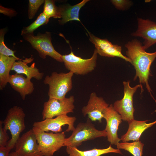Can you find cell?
I'll return each mask as SVG.
<instances>
[{
  "label": "cell",
  "mask_w": 156,
  "mask_h": 156,
  "mask_svg": "<svg viewBox=\"0 0 156 156\" xmlns=\"http://www.w3.org/2000/svg\"><path fill=\"white\" fill-rule=\"evenodd\" d=\"M144 145L141 141H138L132 142H119L116 145V147L117 148L129 152L133 156H142Z\"/></svg>",
  "instance_id": "22"
},
{
  "label": "cell",
  "mask_w": 156,
  "mask_h": 156,
  "mask_svg": "<svg viewBox=\"0 0 156 156\" xmlns=\"http://www.w3.org/2000/svg\"><path fill=\"white\" fill-rule=\"evenodd\" d=\"M25 116L21 107L14 106L8 110L5 119L3 121L4 125L3 129L6 131L9 130L11 134V138L8 141L6 146L11 149L15 147L21 133L25 129Z\"/></svg>",
  "instance_id": "4"
},
{
  "label": "cell",
  "mask_w": 156,
  "mask_h": 156,
  "mask_svg": "<svg viewBox=\"0 0 156 156\" xmlns=\"http://www.w3.org/2000/svg\"><path fill=\"white\" fill-rule=\"evenodd\" d=\"M148 121V120L139 121L134 119L129 122L128 130L125 134L121 136V140L123 142L139 141L143 133L156 124V120L152 122L147 123Z\"/></svg>",
  "instance_id": "16"
},
{
  "label": "cell",
  "mask_w": 156,
  "mask_h": 156,
  "mask_svg": "<svg viewBox=\"0 0 156 156\" xmlns=\"http://www.w3.org/2000/svg\"><path fill=\"white\" fill-rule=\"evenodd\" d=\"M9 156H19L15 151L10 153Z\"/></svg>",
  "instance_id": "31"
},
{
  "label": "cell",
  "mask_w": 156,
  "mask_h": 156,
  "mask_svg": "<svg viewBox=\"0 0 156 156\" xmlns=\"http://www.w3.org/2000/svg\"><path fill=\"white\" fill-rule=\"evenodd\" d=\"M22 36L37 50L42 58L45 59L46 56H49L58 62H63L62 55L55 50L52 45L50 32L47 31L44 34L38 33L36 36L34 34Z\"/></svg>",
  "instance_id": "6"
},
{
  "label": "cell",
  "mask_w": 156,
  "mask_h": 156,
  "mask_svg": "<svg viewBox=\"0 0 156 156\" xmlns=\"http://www.w3.org/2000/svg\"><path fill=\"white\" fill-rule=\"evenodd\" d=\"M18 59L11 56L0 54V90H2L8 83L10 73L16 61Z\"/></svg>",
  "instance_id": "21"
},
{
  "label": "cell",
  "mask_w": 156,
  "mask_h": 156,
  "mask_svg": "<svg viewBox=\"0 0 156 156\" xmlns=\"http://www.w3.org/2000/svg\"><path fill=\"white\" fill-rule=\"evenodd\" d=\"M89 0H83L79 3L73 5H64L59 7L61 19L58 21L61 25H63L70 21H77L81 22L79 18L80 10Z\"/></svg>",
  "instance_id": "19"
},
{
  "label": "cell",
  "mask_w": 156,
  "mask_h": 156,
  "mask_svg": "<svg viewBox=\"0 0 156 156\" xmlns=\"http://www.w3.org/2000/svg\"><path fill=\"white\" fill-rule=\"evenodd\" d=\"M8 83L14 90L19 93L23 100L26 95L31 94L34 90V84L31 80L21 74L16 73L10 75Z\"/></svg>",
  "instance_id": "18"
},
{
  "label": "cell",
  "mask_w": 156,
  "mask_h": 156,
  "mask_svg": "<svg viewBox=\"0 0 156 156\" xmlns=\"http://www.w3.org/2000/svg\"><path fill=\"white\" fill-rule=\"evenodd\" d=\"M125 47L127 49L126 52L127 57L131 60L135 70L133 80L138 78L140 84L145 85L147 90L155 100L152 95L148 80L149 76L151 75L150 67L156 58V51L151 53L146 52L142 43L137 39L128 42Z\"/></svg>",
  "instance_id": "1"
},
{
  "label": "cell",
  "mask_w": 156,
  "mask_h": 156,
  "mask_svg": "<svg viewBox=\"0 0 156 156\" xmlns=\"http://www.w3.org/2000/svg\"><path fill=\"white\" fill-rule=\"evenodd\" d=\"M74 96L59 99H49L43 105L42 112V119L44 120L48 118H53L55 116L73 112L75 108Z\"/></svg>",
  "instance_id": "9"
},
{
  "label": "cell",
  "mask_w": 156,
  "mask_h": 156,
  "mask_svg": "<svg viewBox=\"0 0 156 156\" xmlns=\"http://www.w3.org/2000/svg\"><path fill=\"white\" fill-rule=\"evenodd\" d=\"M15 147V152L19 156H43L32 129L20 137Z\"/></svg>",
  "instance_id": "11"
},
{
  "label": "cell",
  "mask_w": 156,
  "mask_h": 156,
  "mask_svg": "<svg viewBox=\"0 0 156 156\" xmlns=\"http://www.w3.org/2000/svg\"><path fill=\"white\" fill-rule=\"evenodd\" d=\"M67 156H100L103 155L114 153L122 154L120 149L114 148L110 145L108 147L103 149L96 148L87 151H81L77 148L66 146Z\"/></svg>",
  "instance_id": "20"
},
{
  "label": "cell",
  "mask_w": 156,
  "mask_h": 156,
  "mask_svg": "<svg viewBox=\"0 0 156 156\" xmlns=\"http://www.w3.org/2000/svg\"><path fill=\"white\" fill-rule=\"evenodd\" d=\"M109 105L103 98L92 92L90 94L87 105L82 108V113L84 116L88 115L91 121H98L101 123L104 112Z\"/></svg>",
  "instance_id": "13"
},
{
  "label": "cell",
  "mask_w": 156,
  "mask_h": 156,
  "mask_svg": "<svg viewBox=\"0 0 156 156\" xmlns=\"http://www.w3.org/2000/svg\"><path fill=\"white\" fill-rule=\"evenodd\" d=\"M3 121H0V147L6 146L9 137L7 132V131L4 130L2 127Z\"/></svg>",
  "instance_id": "28"
},
{
  "label": "cell",
  "mask_w": 156,
  "mask_h": 156,
  "mask_svg": "<svg viewBox=\"0 0 156 156\" xmlns=\"http://www.w3.org/2000/svg\"><path fill=\"white\" fill-rule=\"evenodd\" d=\"M73 75L70 71L67 73H60L54 72L50 76H46L43 83L49 86L48 95L49 99H62L65 98L66 94L72 88Z\"/></svg>",
  "instance_id": "2"
},
{
  "label": "cell",
  "mask_w": 156,
  "mask_h": 156,
  "mask_svg": "<svg viewBox=\"0 0 156 156\" xmlns=\"http://www.w3.org/2000/svg\"><path fill=\"white\" fill-rule=\"evenodd\" d=\"M33 60L34 58L31 56L29 58H25L24 60L15 61L11 70L14 71L18 74H24L30 80L34 78L38 80H41L42 79L44 74L40 72L39 69L35 66V63H33L30 66L27 65Z\"/></svg>",
  "instance_id": "17"
},
{
  "label": "cell",
  "mask_w": 156,
  "mask_h": 156,
  "mask_svg": "<svg viewBox=\"0 0 156 156\" xmlns=\"http://www.w3.org/2000/svg\"><path fill=\"white\" fill-rule=\"evenodd\" d=\"M6 31V29L5 28L1 29L0 30V54L6 56L13 57L19 60H22L15 55V51L9 49L5 45L4 42V37Z\"/></svg>",
  "instance_id": "25"
},
{
  "label": "cell",
  "mask_w": 156,
  "mask_h": 156,
  "mask_svg": "<svg viewBox=\"0 0 156 156\" xmlns=\"http://www.w3.org/2000/svg\"><path fill=\"white\" fill-rule=\"evenodd\" d=\"M45 2L44 0H29L28 8V16L31 19L34 17L41 5Z\"/></svg>",
  "instance_id": "26"
},
{
  "label": "cell",
  "mask_w": 156,
  "mask_h": 156,
  "mask_svg": "<svg viewBox=\"0 0 156 156\" xmlns=\"http://www.w3.org/2000/svg\"><path fill=\"white\" fill-rule=\"evenodd\" d=\"M97 54L95 49L90 58L84 59L75 55L71 50L69 54L62 55V57L67 70L74 74L83 75L94 70L96 65Z\"/></svg>",
  "instance_id": "7"
},
{
  "label": "cell",
  "mask_w": 156,
  "mask_h": 156,
  "mask_svg": "<svg viewBox=\"0 0 156 156\" xmlns=\"http://www.w3.org/2000/svg\"><path fill=\"white\" fill-rule=\"evenodd\" d=\"M11 149L7 146L0 147V156H9Z\"/></svg>",
  "instance_id": "30"
},
{
  "label": "cell",
  "mask_w": 156,
  "mask_h": 156,
  "mask_svg": "<svg viewBox=\"0 0 156 156\" xmlns=\"http://www.w3.org/2000/svg\"><path fill=\"white\" fill-rule=\"evenodd\" d=\"M43 12L50 18H61L59 7L55 5L53 0H45Z\"/></svg>",
  "instance_id": "24"
},
{
  "label": "cell",
  "mask_w": 156,
  "mask_h": 156,
  "mask_svg": "<svg viewBox=\"0 0 156 156\" xmlns=\"http://www.w3.org/2000/svg\"><path fill=\"white\" fill-rule=\"evenodd\" d=\"M0 13L10 17L15 16L17 14L14 10L10 8H5L1 5L0 6Z\"/></svg>",
  "instance_id": "29"
},
{
  "label": "cell",
  "mask_w": 156,
  "mask_h": 156,
  "mask_svg": "<svg viewBox=\"0 0 156 156\" xmlns=\"http://www.w3.org/2000/svg\"><path fill=\"white\" fill-rule=\"evenodd\" d=\"M106 136L107 133L105 130L96 129L91 120L88 118L86 122L79 123L71 135L66 138L64 146L77 148L83 142Z\"/></svg>",
  "instance_id": "3"
},
{
  "label": "cell",
  "mask_w": 156,
  "mask_h": 156,
  "mask_svg": "<svg viewBox=\"0 0 156 156\" xmlns=\"http://www.w3.org/2000/svg\"><path fill=\"white\" fill-rule=\"evenodd\" d=\"M76 120V118L75 116L60 115L55 118H48L41 121L35 122L33 126L45 132L51 131L58 133L62 131V126L67 125L68 127L66 131H73L75 128L74 124Z\"/></svg>",
  "instance_id": "10"
},
{
  "label": "cell",
  "mask_w": 156,
  "mask_h": 156,
  "mask_svg": "<svg viewBox=\"0 0 156 156\" xmlns=\"http://www.w3.org/2000/svg\"><path fill=\"white\" fill-rule=\"evenodd\" d=\"M87 31L90 41L94 44L98 54L100 55L108 57H119L132 64L131 60L122 53L121 46L113 44L107 39L99 38Z\"/></svg>",
  "instance_id": "12"
},
{
  "label": "cell",
  "mask_w": 156,
  "mask_h": 156,
  "mask_svg": "<svg viewBox=\"0 0 156 156\" xmlns=\"http://www.w3.org/2000/svg\"><path fill=\"white\" fill-rule=\"evenodd\" d=\"M130 81H124V96L121 100L116 101L113 106L114 109L120 115L122 120L127 121L128 123L134 118L135 109L133 105V96L138 88H140L141 92L143 90L142 85L140 84L134 87H131Z\"/></svg>",
  "instance_id": "8"
},
{
  "label": "cell",
  "mask_w": 156,
  "mask_h": 156,
  "mask_svg": "<svg viewBox=\"0 0 156 156\" xmlns=\"http://www.w3.org/2000/svg\"><path fill=\"white\" fill-rule=\"evenodd\" d=\"M110 1L117 9L125 10L129 8L132 5V2L126 0H112Z\"/></svg>",
  "instance_id": "27"
},
{
  "label": "cell",
  "mask_w": 156,
  "mask_h": 156,
  "mask_svg": "<svg viewBox=\"0 0 156 156\" xmlns=\"http://www.w3.org/2000/svg\"><path fill=\"white\" fill-rule=\"evenodd\" d=\"M137 21V29L131 35L143 38V46L146 50L156 43V23L141 18H138Z\"/></svg>",
  "instance_id": "15"
},
{
  "label": "cell",
  "mask_w": 156,
  "mask_h": 156,
  "mask_svg": "<svg viewBox=\"0 0 156 156\" xmlns=\"http://www.w3.org/2000/svg\"><path fill=\"white\" fill-rule=\"evenodd\" d=\"M106 125L105 129L107 133V141L112 145H116L121 140L118 137V131L119 125L122 122L120 115L111 104L106 109L103 116Z\"/></svg>",
  "instance_id": "14"
},
{
  "label": "cell",
  "mask_w": 156,
  "mask_h": 156,
  "mask_svg": "<svg viewBox=\"0 0 156 156\" xmlns=\"http://www.w3.org/2000/svg\"><path fill=\"white\" fill-rule=\"evenodd\" d=\"M32 129L43 156H52L64 146L66 139L65 131L47 133L33 127Z\"/></svg>",
  "instance_id": "5"
},
{
  "label": "cell",
  "mask_w": 156,
  "mask_h": 156,
  "mask_svg": "<svg viewBox=\"0 0 156 156\" xmlns=\"http://www.w3.org/2000/svg\"><path fill=\"white\" fill-rule=\"evenodd\" d=\"M50 18L43 12L40 13L37 19L29 26L24 27L21 31V35L33 34L34 31L40 26L46 24Z\"/></svg>",
  "instance_id": "23"
}]
</instances>
